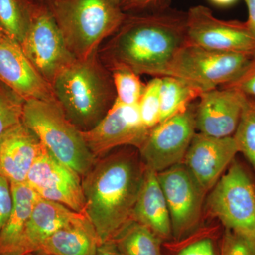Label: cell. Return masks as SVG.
<instances>
[{"instance_id": "cell-27", "label": "cell", "mask_w": 255, "mask_h": 255, "mask_svg": "<svg viewBox=\"0 0 255 255\" xmlns=\"http://www.w3.org/2000/svg\"><path fill=\"white\" fill-rule=\"evenodd\" d=\"M25 100L0 82V136L22 123Z\"/></svg>"}, {"instance_id": "cell-24", "label": "cell", "mask_w": 255, "mask_h": 255, "mask_svg": "<svg viewBox=\"0 0 255 255\" xmlns=\"http://www.w3.org/2000/svg\"><path fill=\"white\" fill-rule=\"evenodd\" d=\"M33 0H0V32L22 43L31 26Z\"/></svg>"}, {"instance_id": "cell-39", "label": "cell", "mask_w": 255, "mask_h": 255, "mask_svg": "<svg viewBox=\"0 0 255 255\" xmlns=\"http://www.w3.org/2000/svg\"><path fill=\"white\" fill-rule=\"evenodd\" d=\"M33 1H36V2L44 3L46 0H33Z\"/></svg>"}, {"instance_id": "cell-21", "label": "cell", "mask_w": 255, "mask_h": 255, "mask_svg": "<svg viewBox=\"0 0 255 255\" xmlns=\"http://www.w3.org/2000/svg\"><path fill=\"white\" fill-rule=\"evenodd\" d=\"M13 208L0 232V255H15L38 196L24 183H11Z\"/></svg>"}, {"instance_id": "cell-14", "label": "cell", "mask_w": 255, "mask_h": 255, "mask_svg": "<svg viewBox=\"0 0 255 255\" xmlns=\"http://www.w3.org/2000/svg\"><path fill=\"white\" fill-rule=\"evenodd\" d=\"M0 82L25 101L56 102L51 85L37 71L21 45L0 33Z\"/></svg>"}, {"instance_id": "cell-32", "label": "cell", "mask_w": 255, "mask_h": 255, "mask_svg": "<svg viewBox=\"0 0 255 255\" xmlns=\"http://www.w3.org/2000/svg\"><path fill=\"white\" fill-rule=\"evenodd\" d=\"M166 6L165 0H123L121 8L124 12H141L147 9H154Z\"/></svg>"}, {"instance_id": "cell-3", "label": "cell", "mask_w": 255, "mask_h": 255, "mask_svg": "<svg viewBox=\"0 0 255 255\" xmlns=\"http://www.w3.org/2000/svg\"><path fill=\"white\" fill-rule=\"evenodd\" d=\"M51 87L67 118L81 131L95 127L116 100L112 74L98 53L75 60L57 75Z\"/></svg>"}, {"instance_id": "cell-34", "label": "cell", "mask_w": 255, "mask_h": 255, "mask_svg": "<svg viewBox=\"0 0 255 255\" xmlns=\"http://www.w3.org/2000/svg\"><path fill=\"white\" fill-rule=\"evenodd\" d=\"M248 8V16L246 21L248 29L255 38V0H245Z\"/></svg>"}, {"instance_id": "cell-5", "label": "cell", "mask_w": 255, "mask_h": 255, "mask_svg": "<svg viewBox=\"0 0 255 255\" xmlns=\"http://www.w3.org/2000/svg\"><path fill=\"white\" fill-rule=\"evenodd\" d=\"M22 123L53 157L82 177L97 161L89 150L81 130L68 120L57 102L25 101Z\"/></svg>"}, {"instance_id": "cell-19", "label": "cell", "mask_w": 255, "mask_h": 255, "mask_svg": "<svg viewBox=\"0 0 255 255\" xmlns=\"http://www.w3.org/2000/svg\"><path fill=\"white\" fill-rule=\"evenodd\" d=\"M132 219L150 229L161 240L172 235V223L167 201L157 178V173L146 168Z\"/></svg>"}, {"instance_id": "cell-8", "label": "cell", "mask_w": 255, "mask_h": 255, "mask_svg": "<svg viewBox=\"0 0 255 255\" xmlns=\"http://www.w3.org/2000/svg\"><path fill=\"white\" fill-rule=\"evenodd\" d=\"M20 45L37 71L50 85L60 72L76 60L44 3L35 2L31 26Z\"/></svg>"}, {"instance_id": "cell-25", "label": "cell", "mask_w": 255, "mask_h": 255, "mask_svg": "<svg viewBox=\"0 0 255 255\" xmlns=\"http://www.w3.org/2000/svg\"><path fill=\"white\" fill-rule=\"evenodd\" d=\"M241 152L251 164L255 172V99L248 97L239 123L233 135Z\"/></svg>"}, {"instance_id": "cell-29", "label": "cell", "mask_w": 255, "mask_h": 255, "mask_svg": "<svg viewBox=\"0 0 255 255\" xmlns=\"http://www.w3.org/2000/svg\"><path fill=\"white\" fill-rule=\"evenodd\" d=\"M221 255H255L253 242L226 229L221 245Z\"/></svg>"}, {"instance_id": "cell-4", "label": "cell", "mask_w": 255, "mask_h": 255, "mask_svg": "<svg viewBox=\"0 0 255 255\" xmlns=\"http://www.w3.org/2000/svg\"><path fill=\"white\" fill-rule=\"evenodd\" d=\"M70 53L84 60L98 53L127 16L113 0H46Z\"/></svg>"}, {"instance_id": "cell-23", "label": "cell", "mask_w": 255, "mask_h": 255, "mask_svg": "<svg viewBox=\"0 0 255 255\" xmlns=\"http://www.w3.org/2000/svg\"><path fill=\"white\" fill-rule=\"evenodd\" d=\"M161 80L159 123L187 110L191 102L203 93L188 82L174 77H161Z\"/></svg>"}, {"instance_id": "cell-11", "label": "cell", "mask_w": 255, "mask_h": 255, "mask_svg": "<svg viewBox=\"0 0 255 255\" xmlns=\"http://www.w3.org/2000/svg\"><path fill=\"white\" fill-rule=\"evenodd\" d=\"M81 177L78 172L53 157L43 145L28 172L26 183L40 198L85 214Z\"/></svg>"}, {"instance_id": "cell-36", "label": "cell", "mask_w": 255, "mask_h": 255, "mask_svg": "<svg viewBox=\"0 0 255 255\" xmlns=\"http://www.w3.org/2000/svg\"><path fill=\"white\" fill-rule=\"evenodd\" d=\"M209 1L216 6L226 7L234 4L235 3L237 2L238 0H209Z\"/></svg>"}, {"instance_id": "cell-31", "label": "cell", "mask_w": 255, "mask_h": 255, "mask_svg": "<svg viewBox=\"0 0 255 255\" xmlns=\"http://www.w3.org/2000/svg\"><path fill=\"white\" fill-rule=\"evenodd\" d=\"M13 208L11 183L0 175V232L9 219Z\"/></svg>"}, {"instance_id": "cell-30", "label": "cell", "mask_w": 255, "mask_h": 255, "mask_svg": "<svg viewBox=\"0 0 255 255\" xmlns=\"http://www.w3.org/2000/svg\"><path fill=\"white\" fill-rule=\"evenodd\" d=\"M221 87L235 89L255 99V56L236 80Z\"/></svg>"}, {"instance_id": "cell-26", "label": "cell", "mask_w": 255, "mask_h": 255, "mask_svg": "<svg viewBox=\"0 0 255 255\" xmlns=\"http://www.w3.org/2000/svg\"><path fill=\"white\" fill-rule=\"evenodd\" d=\"M110 71L115 88V100L124 105H138L145 87L139 75L123 67Z\"/></svg>"}, {"instance_id": "cell-13", "label": "cell", "mask_w": 255, "mask_h": 255, "mask_svg": "<svg viewBox=\"0 0 255 255\" xmlns=\"http://www.w3.org/2000/svg\"><path fill=\"white\" fill-rule=\"evenodd\" d=\"M150 130L142 123L138 105H124L115 100L95 127L81 132L89 150L97 158L121 146L139 149Z\"/></svg>"}, {"instance_id": "cell-16", "label": "cell", "mask_w": 255, "mask_h": 255, "mask_svg": "<svg viewBox=\"0 0 255 255\" xmlns=\"http://www.w3.org/2000/svg\"><path fill=\"white\" fill-rule=\"evenodd\" d=\"M246 98L242 92L227 87L203 92L195 112L196 129L209 136H233Z\"/></svg>"}, {"instance_id": "cell-35", "label": "cell", "mask_w": 255, "mask_h": 255, "mask_svg": "<svg viewBox=\"0 0 255 255\" xmlns=\"http://www.w3.org/2000/svg\"><path fill=\"white\" fill-rule=\"evenodd\" d=\"M96 255H122L113 241L102 243L97 249Z\"/></svg>"}, {"instance_id": "cell-18", "label": "cell", "mask_w": 255, "mask_h": 255, "mask_svg": "<svg viewBox=\"0 0 255 255\" xmlns=\"http://www.w3.org/2000/svg\"><path fill=\"white\" fill-rule=\"evenodd\" d=\"M82 214L60 203L38 196L15 255H29L39 251L52 235Z\"/></svg>"}, {"instance_id": "cell-10", "label": "cell", "mask_w": 255, "mask_h": 255, "mask_svg": "<svg viewBox=\"0 0 255 255\" xmlns=\"http://www.w3.org/2000/svg\"><path fill=\"white\" fill-rule=\"evenodd\" d=\"M196 129L195 112L190 107L151 128L139 147L146 168L158 173L180 163Z\"/></svg>"}, {"instance_id": "cell-33", "label": "cell", "mask_w": 255, "mask_h": 255, "mask_svg": "<svg viewBox=\"0 0 255 255\" xmlns=\"http://www.w3.org/2000/svg\"><path fill=\"white\" fill-rule=\"evenodd\" d=\"M178 255H215L214 245L208 238L200 240L184 248Z\"/></svg>"}, {"instance_id": "cell-37", "label": "cell", "mask_w": 255, "mask_h": 255, "mask_svg": "<svg viewBox=\"0 0 255 255\" xmlns=\"http://www.w3.org/2000/svg\"><path fill=\"white\" fill-rule=\"evenodd\" d=\"M29 255H48L46 254V253H43L41 251H37L36 253H32V254Z\"/></svg>"}, {"instance_id": "cell-1", "label": "cell", "mask_w": 255, "mask_h": 255, "mask_svg": "<svg viewBox=\"0 0 255 255\" xmlns=\"http://www.w3.org/2000/svg\"><path fill=\"white\" fill-rule=\"evenodd\" d=\"M129 13L118 31L99 50L109 70L123 67L137 75L164 77L187 43V13L167 6Z\"/></svg>"}, {"instance_id": "cell-38", "label": "cell", "mask_w": 255, "mask_h": 255, "mask_svg": "<svg viewBox=\"0 0 255 255\" xmlns=\"http://www.w3.org/2000/svg\"><path fill=\"white\" fill-rule=\"evenodd\" d=\"M113 1L116 3V4H117L121 6V4H122V1H123V0H113Z\"/></svg>"}, {"instance_id": "cell-6", "label": "cell", "mask_w": 255, "mask_h": 255, "mask_svg": "<svg viewBox=\"0 0 255 255\" xmlns=\"http://www.w3.org/2000/svg\"><path fill=\"white\" fill-rule=\"evenodd\" d=\"M253 58L206 49L187 42L178 50L166 76L184 80L202 92L209 91L236 80Z\"/></svg>"}, {"instance_id": "cell-22", "label": "cell", "mask_w": 255, "mask_h": 255, "mask_svg": "<svg viewBox=\"0 0 255 255\" xmlns=\"http://www.w3.org/2000/svg\"><path fill=\"white\" fill-rule=\"evenodd\" d=\"M113 241L122 255H162L160 238L133 219L126 224Z\"/></svg>"}, {"instance_id": "cell-12", "label": "cell", "mask_w": 255, "mask_h": 255, "mask_svg": "<svg viewBox=\"0 0 255 255\" xmlns=\"http://www.w3.org/2000/svg\"><path fill=\"white\" fill-rule=\"evenodd\" d=\"M157 178L168 206L172 235L187 236L199 223L206 191L180 164L158 172Z\"/></svg>"}, {"instance_id": "cell-40", "label": "cell", "mask_w": 255, "mask_h": 255, "mask_svg": "<svg viewBox=\"0 0 255 255\" xmlns=\"http://www.w3.org/2000/svg\"><path fill=\"white\" fill-rule=\"evenodd\" d=\"M0 33H1V32H0Z\"/></svg>"}, {"instance_id": "cell-2", "label": "cell", "mask_w": 255, "mask_h": 255, "mask_svg": "<svg viewBox=\"0 0 255 255\" xmlns=\"http://www.w3.org/2000/svg\"><path fill=\"white\" fill-rule=\"evenodd\" d=\"M144 172L131 156L117 153L96 161L82 177L85 213L101 243L113 241L132 220Z\"/></svg>"}, {"instance_id": "cell-20", "label": "cell", "mask_w": 255, "mask_h": 255, "mask_svg": "<svg viewBox=\"0 0 255 255\" xmlns=\"http://www.w3.org/2000/svg\"><path fill=\"white\" fill-rule=\"evenodd\" d=\"M101 244L95 228L84 214L52 235L38 251L48 255H96Z\"/></svg>"}, {"instance_id": "cell-15", "label": "cell", "mask_w": 255, "mask_h": 255, "mask_svg": "<svg viewBox=\"0 0 255 255\" xmlns=\"http://www.w3.org/2000/svg\"><path fill=\"white\" fill-rule=\"evenodd\" d=\"M238 152L233 136L215 137L195 134L184 160L191 175L204 191L212 189Z\"/></svg>"}, {"instance_id": "cell-28", "label": "cell", "mask_w": 255, "mask_h": 255, "mask_svg": "<svg viewBox=\"0 0 255 255\" xmlns=\"http://www.w3.org/2000/svg\"><path fill=\"white\" fill-rule=\"evenodd\" d=\"M161 77H155L145 85V90L138 104L142 123L151 129L160 121Z\"/></svg>"}, {"instance_id": "cell-9", "label": "cell", "mask_w": 255, "mask_h": 255, "mask_svg": "<svg viewBox=\"0 0 255 255\" xmlns=\"http://www.w3.org/2000/svg\"><path fill=\"white\" fill-rule=\"evenodd\" d=\"M187 42L206 49L255 56V38L246 21L220 19L202 5L187 12Z\"/></svg>"}, {"instance_id": "cell-7", "label": "cell", "mask_w": 255, "mask_h": 255, "mask_svg": "<svg viewBox=\"0 0 255 255\" xmlns=\"http://www.w3.org/2000/svg\"><path fill=\"white\" fill-rule=\"evenodd\" d=\"M208 200L211 212L226 229L255 244V187L241 164L232 162Z\"/></svg>"}, {"instance_id": "cell-17", "label": "cell", "mask_w": 255, "mask_h": 255, "mask_svg": "<svg viewBox=\"0 0 255 255\" xmlns=\"http://www.w3.org/2000/svg\"><path fill=\"white\" fill-rule=\"evenodd\" d=\"M43 147L38 137L23 123L0 136V175L10 183L26 182Z\"/></svg>"}]
</instances>
